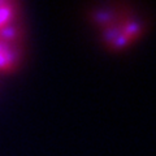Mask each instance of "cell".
<instances>
[{
  "instance_id": "obj_2",
  "label": "cell",
  "mask_w": 156,
  "mask_h": 156,
  "mask_svg": "<svg viewBox=\"0 0 156 156\" xmlns=\"http://www.w3.org/2000/svg\"><path fill=\"white\" fill-rule=\"evenodd\" d=\"M0 38L22 39L20 4L0 0Z\"/></svg>"
},
{
  "instance_id": "obj_3",
  "label": "cell",
  "mask_w": 156,
  "mask_h": 156,
  "mask_svg": "<svg viewBox=\"0 0 156 156\" xmlns=\"http://www.w3.org/2000/svg\"><path fill=\"white\" fill-rule=\"evenodd\" d=\"M22 39L0 38V74H9L22 61Z\"/></svg>"
},
{
  "instance_id": "obj_1",
  "label": "cell",
  "mask_w": 156,
  "mask_h": 156,
  "mask_svg": "<svg viewBox=\"0 0 156 156\" xmlns=\"http://www.w3.org/2000/svg\"><path fill=\"white\" fill-rule=\"evenodd\" d=\"M96 21L103 29V41L112 48L126 47L142 31L139 20L116 9L98 11Z\"/></svg>"
}]
</instances>
